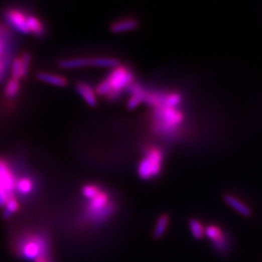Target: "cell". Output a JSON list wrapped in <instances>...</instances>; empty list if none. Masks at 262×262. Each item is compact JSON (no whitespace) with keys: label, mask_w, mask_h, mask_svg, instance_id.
I'll use <instances>...</instances> for the list:
<instances>
[{"label":"cell","mask_w":262,"mask_h":262,"mask_svg":"<svg viewBox=\"0 0 262 262\" xmlns=\"http://www.w3.org/2000/svg\"><path fill=\"white\" fill-rule=\"evenodd\" d=\"M33 181L29 178H22L19 181H17L16 184V190L21 194V195H29L33 191Z\"/></svg>","instance_id":"15"},{"label":"cell","mask_w":262,"mask_h":262,"mask_svg":"<svg viewBox=\"0 0 262 262\" xmlns=\"http://www.w3.org/2000/svg\"><path fill=\"white\" fill-rule=\"evenodd\" d=\"M224 201H225V203L229 205L232 209H234L240 215H242L244 217H249L251 215L250 209L247 207L246 204L243 203L237 197L230 195V194H226L224 196Z\"/></svg>","instance_id":"12"},{"label":"cell","mask_w":262,"mask_h":262,"mask_svg":"<svg viewBox=\"0 0 262 262\" xmlns=\"http://www.w3.org/2000/svg\"><path fill=\"white\" fill-rule=\"evenodd\" d=\"M19 202L16 199V197H10L8 199V201L4 206V211H3V217L5 218H9L12 215H14L15 213L19 210Z\"/></svg>","instance_id":"19"},{"label":"cell","mask_w":262,"mask_h":262,"mask_svg":"<svg viewBox=\"0 0 262 262\" xmlns=\"http://www.w3.org/2000/svg\"><path fill=\"white\" fill-rule=\"evenodd\" d=\"M0 183L3 185L8 195L10 197H14L17 180L15 179L14 174L11 171L9 164L3 159H0Z\"/></svg>","instance_id":"8"},{"label":"cell","mask_w":262,"mask_h":262,"mask_svg":"<svg viewBox=\"0 0 262 262\" xmlns=\"http://www.w3.org/2000/svg\"><path fill=\"white\" fill-rule=\"evenodd\" d=\"M138 26H139V23L136 20H133V19L121 20V21L114 23L111 26V31L114 33H121V32L137 29Z\"/></svg>","instance_id":"13"},{"label":"cell","mask_w":262,"mask_h":262,"mask_svg":"<svg viewBox=\"0 0 262 262\" xmlns=\"http://www.w3.org/2000/svg\"><path fill=\"white\" fill-rule=\"evenodd\" d=\"M21 58V64H22V78H25L29 73L31 57L28 53H25L22 56V58Z\"/></svg>","instance_id":"23"},{"label":"cell","mask_w":262,"mask_h":262,"mask_svg":"<svg viewBox=\"0 0 262 262\" xmlns=\"http://www.w3.org/2000/svg\"><path fill=\"white\" fill-rule=\"evenodd\" d=\"M205 236L211 241L214 248L219 254H226L230 248V242L227 234L217 225H208L205 227Z\"/></svg>","instance_id":"7"},{"label":"cell","mask_w":262,"mask_h":262,"mask_svg":"<svg viewBox=\"0 0 262 262\" xmlns=\"http://www.w3.org/2000/svg\"><path fill=\"white\" fill-rule=\"evenodd\" d=\"M189 228H190L192 236L196 240L203 239V237L205 236V227L199 220H197L195 218H191L189 220Z\"/></svg>","instance_id":"17"},{"label":"cell","mask_w":262,"mask_h":262,"mask_svg":"<svg viewBox=\"0 0 262 262\" xmlns=\"http://www.w3.org/2000/svg\"><path fill=\"white\" fill-rule=\"evenodd\" d=\"M184 121V115L177 108L160 106L155 108L154 127L160 134L171 136Z\"/></svg>","instance_id":"3"},{"label":"cell","mask_w":262,"mask_h":262,"mask_svg":"<svg viewBox=\"0 0 262 262\" xmlns=\"http://www.w3.org/2000/svg\"><path fill=\"white\" fill-rule=\"evenodd\" d=\"M76 90L80 94V96L86 101L90 107H95L97 105V97L95 90L87 85V83L80 82L76 85Z\"/></svg>","instance_id":"10"},{"label":"cell","mask_w":262,"mask_h":262,"mask_svg":"<svg viewBox=\"0 0 262 262\" xmlns=\"http://www.w3.org/2000/svg\"><path fill=\"white\" fill-rule=\"evenodd\" d=\"M58 65L62 69H76L83 67L114 68L119 65V61L113 58H69L60 60Z\"/></svg>","instance_id":"6"},{"label":"cell","mask_w":262,"mask_h":262,"mask_svg":"<svg viewBox=\"0 0 262 262\" xmlns=\"http://www.w3.org/2000/svg\"><path fill=\"white\" fill-rule=\"evenodd\" d=\"M9 37V30L4 26L0 24V41L7 40Z\"/></svg>","instance_id":"24"},{"label":"cell","mask_w":262,"mask_h":262,"mask_svg":"<svg viewBox=\"0 0 262 262\" xmlns=\"http://www.w3.org/2000/svg\"><path fill=\"white\" fill-rule=\"evenodd\" d=\"M181 102H182V96H181L180 93L171 92V93L165 94L164 106L171 107V108H177L180 105Z\"/></svg>","instance_id":"20"},{"label":"cell","mask_w":262,"mask_h":262,"mask_svg":"<svg viewBox=\"0 0 262 262\" xmlns=\"http://www.w3.org/2000/svg\"><path fill=\"white\" fill-rule=\"evenodd\" d=\"M27 25L29 29V32H32L36 36H42L44 29L43 24L34 16L29 15L27 17Z\"/></svg>","instance_id":"16"},{"label":"cell","mask_w":262,"mask_h":262,"mask_svg":"<svg viewBox=\"0 0 262 262\" xmlns=\"http://www.w3.org/2000/svg\"><path fill=\"white\" fill-rule=\"evenodd\" d=\"M169 221H170V217L167 214H163L159 217L154 229V237L156 239H160L165 234L166 229L169 225Z\"/></svg>","instance_id":"14"},{"label":"cell","mask_w":262,"mask_h":262,"mask_svg":"<svg viewBox=\"0 0 262 262\" xmlns=\"http://www.w3.org/2000/svg\"><path fill=\"white\" fill-rule=\"evenodd\" d=\"M164 155L160 148L152 147L146 152L145 157L138 165V176L142 180H152L160 174L162 170Z\"/></svg>","instance_id":"5"},{"label":"cell","mask_w":262,"mask_h":262,"mask_svg":"<svg viewBox=\"0 0 262 262\" xmlns=\"http://www.w3.org/2000/svg\"><path fill=\"white\" fill-rule=\"evenodd\" d=\"M27 17L24 12L17 9H10L6 13V18L10 25L22 33H30L27 25Z\"/></svg>","instance_id":"9"},{"label":"cell","mask_w":262,"mask_h":262,"mask_svg":"<svg viewBox=\"0 0 262 262\" xmlns=\"http://www.w3.org/2000/svg\"><path fill=\"white\" fill-rule=\"evenodd\" d=\"M84 213V220L91 225H100L113 216L116 205L111 201L110 195L102 191L87 202Z\"/></svg>","instance_id":"2"},{"label":"cell","mask_w":262,"mask_h":262,"mask_svg":"<svg viewBox=\"0 0 262 262\" xmlns=\"http://www.w3.org/2000/svg\"><path fill=\"white\" fill-rule=\"evenodd\" d=\"M37 79L42 81L44 83L51 84L54 86L59 87H64L67 86L68 82L65 77L61 75L57 74H52V73L40 72L37 74Z\"/></svg>","instance_id":"11"},{"label":"cell","mask_w":262,"mask_h":262,"mask_svg":"<svg viewBox=\"0 0 262 262\" xmlns=\"http://www.w3.org/2000/svg\"><path fill=\"white\" fill-rule=\"evenodd\" d=\"M15 247L19 256L35 261L40 257L49 255L51 245L46 233L29 232L18 238Z\"/></svg>","instance_id":"1"},{"label":"cell","mask_w":262,"mask_h":262,"mask_svg":"<svg viewBox=\"0 0 262 262\" xmlns=\"http://www.w3.org/2000/svg\"><path fill=\"white\" fill-rule=\"evenodd\" d=\"M99 192H100V189L95 185H86L82 189V194L88 200L95 197Z\"/></svg>","instance_id":"21"},{"label":"cell","mask_w":262,"mask_h":262,"mask_svg":"<svg viewBox=\"0 0 262 262\" xmlns=\"http://www.w3.org/2000/svg\"><path fill=\"white\" fill-rule=\"evenodd\" d=\"M34 262H52L51 259L49 258V256H44V257H40L38 259H36Z\"/></svg>","instance_id":"25"},{"label":"cell","mask_w":262,"mask_h":262,"mask_svg":"<svg viewBox=\"0 0 262 262\" xmlns=\"http://www.w3.org/2000/svg\"><path fill=\"white\" fill-rule=\"evenodd\" d=\"M112 88L111 93L107 96L108 100H116L125 89L134 83V74L130 68L124 65H117L112 68L105 79Z\"/></svg>","instance_id":"4"},{"label":"cell","mask_w":262,"mask_h":262,"mask_svg":"<svg viewBox=\"0 0 262 262\" xmlns=\"http://www.w3.org/2000/svg\"><path fill=\"white\" fill-rule=\"evenodd\" d=\"M20 89H21V84H20V81L19 80H16L11 78L8 82H7V85L5 87V96L9 99L11 98H14L16 97L19 92H20Z\"/></svg>","instance_id":"18"},{"label":"cell","mask_w":262,"mask_h":262,"mask_svg":"<svg viewBox=\"0 0 262 262\" xmlns=\"http://www.w3.org/2000/svg\"><path fill=\"white\" fill-rule=\"evenodd\" d=\"M11 75L12 78L19 80L22 79V64H21V58H16L12 61L11 65Z\"/></svg>","instance_id":"22"}]
</instances>
